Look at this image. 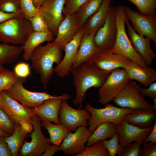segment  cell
Listing matches in <instances>:
<instances>
[{
  "label": "cell",
  "instance_id": "4dcf8cb0",
  "mask_svg": "<svg viewBox=\"0 0 156 156\" xmlns=\"http://www.w3.org/2000/svg\"><path fill=\"white\" fill-rule=\"evenodd\" d=\"M23 51L22 46H11L0 42V65L16 61Z\"/></svg>",
  "mask_w": 156,
  "mask_h": 156
},
{
  "label": "cell",
  "instance_id": "ba28073f",
  "mask_svg": "<svg viewBox=\"0 0 156 156\" xmlns=\"http://www.w3.org/2000/svg\"><path fill=\"white\" fill-rule=\"evenodd\" d=\"M131 80L124 68L114 70L100 88L98 102L105 105L112 101Z\"/></svg>",
  "mask_w": 156,
  "mask_h": 156
},
{
  "label": "cell",
  "instance_id": "8d00e7d4",
  "mask_svg": "<svg viewBox=\"0 0 156 156\" xmlns=\"http://www.w3.org/2000/svg\"><path fill=\"white\" fill-rule=\"evenodd\" d=\"M14 123L5 112L0 108V129L10 135L14 131Z\"/></svg>",
  "mask_w": 156,
  "mask_h": 156
},
{
  "label": "cell",
  "instance_id": "9c48e42d",
  "mask_svg": "<svg viewBox=\"0 0 156 156\" xmlns=\"http://www.w3.org/2000/svg\"><path fill=\"white\" fill-rule=\"evenodd\" d=\"M41 120L38 116L35 114L31 124L33 131L31 134L30 142L25 141L20 148L21 156H40L50 145H52L50 139L46 138L42 133Z\"/></svg>",
  "mask_w": 156,
  "mask_h": 156
},
{
  "label": "cell",
  "instance_id": "d590c367",
  "mask_svg": "<svg viewBox=\"0 0 156 156\" xmlns=\"http://www.w3.org/2000/svg\"><path fill=\"white\" fill-rule=\"evenodd\" d=\"M29 20L34 31L45 32L50 31L44 17L40 12L30 18Z\"/></svg>",
  "mask_w": 156,
  "mask_h": 156
},
{
  "label": "cell",
  "instance_id": "d6a6232c",
  "mask_svg": "<svg viewBox=\"0 0 156 156\" xmlns=\"http://www.w3.org/2000/svg\"><path fill=\"white\" fill-rule=\"evenodd\" d=\"M77 156H109V154L103 144V140H101L86 147Z\"/></svg>",
  "mask_w": 156,
  "mask_h": 156
},
{
  "label": "cell",
  "instance_id": "5bb4252c",
  "mask_svg": "<svg viewBox=\"0 0 156 156\" xmlns=\"http://www.w3.org/2000/svg\"><path fill=\"white\" fill-rule=\"evenodd\" d=\"M92 133L86 126L79 127L63 140L60 145L61 151L65 154L77 156L85 149V144Z\"/></svg>",
  "mask_w": 156,
  "mask_h": 156
},
{
  "label": "cell",
  "instance_id": "f907efd6",
  "mask_svg": "<svg viewBox=\"0 0 156 156\" xmlns=\"http://www.w3.org/2000/svg\"><path fill=\"white\" fill-rule=\"evenodd\" d=\"M10 136L9 135L5 133L0 129V136Z\"/></svg>",
  "mask_w": 156,
  "mask_h": 156
},
{
  "label": "cell",
  "instance_id": "f546056e",
  "mask_svg": "<svg viewBox=\"0 0 156 156\" xmlns=\"http://www.w3.org/2000/svg\"><path fill=\"white\" fill-rule=\"evenodd\" d=\"M103 0H90L74 14L79 27L81 28L88 19L96 12Z\"/></svg>",
  "mask_w": 156,
  "mask_h": 156
},
{
  "label": "cell",
  "instance_id": "7bdbcfd3",
  "mask_svg": "<svg viewBox=\"0 0 156 156\" xmlns=\"http://www.w3.org/2000/svg\"><path fill=\"white\" fill-rule=\"evenodd\" d=\"M139 92L140 95L144 97H148L153 99L156 98V82H154L147 88H139Z\"/></svg>",
  "mask_w": 156,
  "mask_h": 156
},
{
  "label": "cell",
  "instance_id": "b9f144b4",
  "mask_svg": "<svg viewBox=\"0 0 156 156\" xmlns=\"http://www.w3.org/2000/svg\"><path fill=\"white\" fill-rule=\"evenodd\" d=\"M14 71L21 78H25L31 74L29 65L24 62H21L16 64Z\"/></svg>",
  "mask_w": 156,
  "mask_h": 156
},
{
  "label": "cell",
  "instance_id": "ee69618b",
  "mask_svg": "<svg viewBox=\"0 0 156 156\" xmlns=\"http://www.w3.org/2000/svg\"><path fill=\"white\" fill-rule=\"evenodd\" d=\"M140 156H156V142L144 145V148L141 149Z\"/></svg>",
  "mask_w": 156,
  "mask_h": 156
},
{
  "label": "cell",
  "instance_id": "30bf717a",
  "mask_svg": "<svg viewBox=\"0 0 156 156\" xmlns=\"http://www.w3.org/2000/svg\"><path fill=\"white\" fill-rule=\"evenodd\" d=\"M125 14L131 23L134 30L139 35L146 36L150 38L156 47V15L148 16L133 10L125 6Z\"/></svg>",
  "mask_w": 156,
  "mask_h": 156
},
{
  "label": "cell",
  "instance_id": "4fadbf2b",
  "mask_svg": "<svg viewBox=\"0 0 156 156\" xmlns=\"http://www.w3.org/2000/svg\"><path fill=\"white\" fill-rule=\"evenodd\" d=\"M91 115L84 109H75L71 107L66 100H63L59 113V119L61 124L65 126L70 131H75L82 125L88 126V120Z\"/></svg>",
  "mask_w": 156,
  "mask_h": 156
},
{
  "label": "cell",
  "instance_id": "3957f363",
  "mask_svg": "<svg viewBox=\"0 0 156 156\" xmlns=\"http://www.w3.org/2000/svg\"><path fill=\"white\" fill-rule=\"evenodd\" d=\"M125 5L115 6L116 18L117 34L114 44L110 51L123 55L144 67L148 66L133 47L125 29L127 17L124 11Z\"/></svg>",
  "mask_w": 156,
  "mask_h": 156
},
{
  "label": "cell",
  "instance_id": "9a60e30c",
  "mask_svg": "<svg viewBox=\"0 0 156 156\" xmlns=\"http://www.w3.org/2000/svg\"><path fill=\"white\" fill-rule=\"evenodd\" d=\"M85 30L81 27L73 38L65 45L64 56L60 63L54 69V72L61 77L68 76L75 61Z\"/></svg>",
  "mask_w": 156,
  "mask_h": 156
},
{
  "label": "cell",
  "instance_id": "7c38bea8",
  "mask_svg": "<svg viewBox=\"0 0 156 156\" xmlns=\"http://www.w3.org/2000/svg\"><path fill=\"white\" fill-rule=\"evenodd\" d=\"M116 34L115 6L111 5L105 23L98 29L94 36V43L102 49L110 50L115 43Z\"/></svg>",
  "mask_w": 156,
  "mask_h": 156
},
{
  "label": "cell",
  "instance_id": "6da1fadb",
  "mask_svg": "<svg viewBox=\"0 0 156 156\" xmlns=\"http://www.w3.org/2000/svg\"><path fill=\"white\" fill-rule=\"evenodd\" d=\"M73 76L76 94L73 100L74 105L82 109V104L87 91L92 87L100 88L112 72L103 70L96 65L94 60H89L72 68L70 71Z\"/></svg>",
  "mask_w": 156,
  "mask_h": 156
},
{
  "label": "cell",
  "instance_id": "d4e9b609",
  "mask_svg": "<svg viewBox=\"0 0 156 156\" xmlns=\"http://www.w3.org/2000/svg\"><path fill=\"white\" fill-rule=\"evenodd\" d=\"M112 0H103L97 11L90 16L83 26L85 32L89 34L98 30L105 23Z\"/></svg>",
  "mask_w": 156,
  "mask_h": 156
},
{
  "label": "cell",
  "instance_id": "f5cc1de1",
  "mask_svg": "<svg viewBox=\"0 0 156 156\" xmlns=\"http://www.w3.org/2000/svg\"><path fill=\"white\" fill-rule=\"evenodd\" d=\"M154 102V105H153L154 107L156 109V98H154L153 99Z\"/></svg>",
  "mask_w": 156,
  "mask_h": 156
},
{
  "label": "cell",
  "instance_id": "5b68a950",
  "mask_svg": "<svg viewBox=\"0 0 156 156\" xmlns=\"http://www.w3.org/2000/svg\"><path fill=\"white\" fill-rule=\"evenodd\" d=\"M105 105L104 108H96L88 103L84 107L91 115L88 120V126L89 130L92 133L98 125L102 123L110 122L119 125L124 120L125 116L138 109L118 107L108 103Z\"/></svg>",
  "mask_w": 156,
  "mask_h": 156
},
{
  "label": "cell",
  "instance_id": "603a6c76",
  "mask_svg": "<svg viewBox=\"0 0 156 156\" xmlns=\"http://www.w3.org/2000/svg\"><path fill=\"white\" fill-rule=\"evenodd\" d=\"M124 69L131 80H136L145 86L156 80V71L153 68L142 67L131 60Z\"/></svg>",
  "mask_w": 156,
  "mask_h": 156
},
{
  "label": "cell",
  "instance_id": "484cf974",
  "mask_svg": "<svg viewBox=\"0 0 156 156\" xmlns=\"http://www.w3.org/2000/svg\"><path fill=\"white\" fill-rule=\"evenodd\" d=\"M156 116V111L138 109L125 116L123 119L130 124L145 128L153 124Z\"/></svg>",
  "mask_w": 156,
  "mask_h": 156
},
{
  "label": "cell",
  "instance_id": "4316f807",
  "mask_svg": "<svg viewBox=\"0 0 156 156\" xmlns=\"http://www.w3.org/2000/svg\"><path fill=\"white\" fill-rule=\"evenodd\" d=\"M117 132V125L110 122L102 123L98 125L89 137L86 147L101 140L109 139Z\"/></svg>",
  "mask_w": 156,
  "mask_h": 156
},
{
  "label": "cell",
  "instance_id": "cb8c5ba5",
  "mask_svg": "<svg viewBox=\"0 0 156 156\" xmlns=\"http://www.w3.org/2000/svg\"><path fill=\"white\" fill-rule=\"evenodd\" d=\"M54 36L50 31L45 32L33 31L22 46L24 52L23 55V59L26 61L29 60L32 52L36 48L44 42L53 41Z\"/></svg>",
  "mask_w": 156,
  "mask_h": 156
},
{
  "label": "cell",
  "instance_id": "d6986e66",
  "mask_svg": "<svg viewBox=\"0 0 156 156\" xmlns=\"http://www.w3.org/2000/svg\"><path fill=\"white\" fill-rule=\"evenodd\" d=\"M71 99L70 96L64 94L56 98L47 100L39 107L31 109L33 112L39 117L41 120L52 122L57 125L60 124L59 113L63 100Z\"/></svg>",
  "mask_w": 156,
  "mask_h": 156
},
{
  "label": "cell",
  "instance_id": "ab89813d",
  "mask_svg": "<svg viewBox=\"0 0 156 156\" xmlns=\"http://www.w3.org/2000/svg\"><path fill=\"white\" fill-rule=\"evenodd\" d=\"M0 10L8 13L21 10L20 0H0Z\"/></svg>",
  "mask_w": 156,
  "mask_h": 156
},
{
  "label": "cell",
  "instance_id": "e0dca14e",
  "mask_svg": "<svg viewBox=\"0 0 156 156\" xmlns=\"http://www.w3.org/2000/svg\"><path fill=\"white\" fill-rule=\"evenodd\" d=\"M125 24L127 33L132 45L135 51L140 56L148 66H151L156 54L152 49L151 40L149 38L138 34L133 29L127 17Z\"/></svg>",
  "mask_w": 156,
  "mask_h": 156
},
{
  "label": "cell",
  "instance_id": "52a82bcc",
  "mask_svg": "<svg viewBox=\"0 0 156 156\" xmlns=\"http://www.w3.org/2000/svg\"><path fill=\"white\" fill-rule=\"evenodd\" d=\"M140 86L131 80L112 100L121 107L156 111L153 105L148 103L140 94Z\"/></svg>",
  "mask_w": 156,
  "mask_h": 156
},
{
  "label": "cell",
  "instance_id": "74e56055",
  "mask_svg": "<svg viewBox=\"0 0 156 156\" xmlns=\"http://www.w3.org/2000/svg\"><path fill=\"white\" fill-rule=\"evenodd\" d=\"M21 10L28 19L40 12L39 8L34 6L32 0H20Z\"/></svg>",
  "mask_w": 156,
  "mask_h": 156
},
{
  "label": "cell",
  "instance_id": "c3c4849f",
  "mask_svg": "<svg viewBox=\"0 0 156 156\" xmlns=\"http://www.w3.org/2000/svg\"><path fill=\"white\" fill-rule=\"evenodd\" d=\"M60 151V145H51L47 148L41 156H52L56 152Z\"/></svg>",
  "mask_w": 156,
  "mask_h": 156
},
{
  "label": "cell",
  "instance_id": "8992f818",
  "mask_svg": "<svg viewBox=\"0 0 156 156\" xmlns=\"http://www.w3.org/2000/svg\"><path fill=\"white\" fill-rule=\"evenodd\" d=\"M25 81V78H20L10 89L4 91L11 98L30 109L39 107L47 100L59 96H53L45 92H33L28 90L23 86Z\"/></svg>",
  "mask_w": 156,
  "mask_h": 156
},
{
  "label": "cell",
  "instance_id": "8fae6325",
  "mask_svg": "<svg viewBox=\"0 0 156 156\" xmlns=\"http://www.w3.org/2000/svg\"><path fill=\"white\" fill-rule=\"evenodd\" d=\"M0 108L14 122L19 123L21 125L26 122L31 124L35 114L31 109L20 103L4 91L0 92Z\"/></svg>",
  "mask_w": 156,
  "mask_h": 156
},
{
  "label": "cell",
  "instance_id": "f35d334b",
  "mask_svg": "<svg viewBox=\"0 0 156 156\" xmlns=\"http://www.w3.org/2000/svg\"><path fill=\"white\" fill-rule=\"evenodd\" d=\"M90 0H66L64 5L63 14L73 15L84 4Z\"/></svg>",
  "mask_w": 156,
  "mask_h": 156
},
{
  "label": "cell",
  "instance_id": "277c9868",
  "mask_svg": "<svg viewBox=\"0 0 156 156\" xmlns=\"http://www.w3.org/2000/svg\"><path fill=\"white\" fill-rule=\"evenodd\" d=\"M33 31L29 19L22 13L0 23V42L23 45Z\"/></svg>",
  "mask_w": 156,
  "mask_h": 156
},
{
  "label": "cell",
  "instance_id": "7dc6e473",
  "mask_svg": "<svg viewBox=\"0 0 156 156\" xmlns=\"http://www.w3.org/2000/svg\"><path fill=\"white\" fill-rule=\"evenodd\" d=\"M143 143L144 145L151 142L149 144L156 142V119H155L153 123V127L150 132L146 137Z\"/></svg>",
  "mask_w": 156,
  "mask_h": 156
},
{
  "label": "cell",
  "instance_id": "83f0119b",
  "mask_svg": "<svg viewBox=\"0 0 156 156\" xmlns=\"http://www.w3.org/2000/svg\"><path fill=\"white\" fill-rule=\"evenodd\" d=\"M41 121V127L47 130L53 144L59 146L64 139L71 132L62 124L54 125L51 122Z\"/></svg>",
  "mask_w": 156,
  "mask_h": 156
},
{
  "label": "cell",
  "instance_id": "ffe728a7",
  "mask_svg": "<svg viewBox=\"0 0 156 156\" xmlns=\"http://www.w3.org/2000/svg\"><path fill=\"white\" fill-rule=\"evenodd\" d=\"M131 61L123 55L113 53L110 50L103 49L95 57L94 63L103 70L112 72L117 68H125Z\"/></svg>",
  "mask_w": 156,
  "mask_h": 156
},
{
  "label": "cell",
  "instance_id": "7a4b0ae2",
  "mask_svg": "<svg viewBox=\"0 0 156 156\" xmlns=\"http://www.w3.org/2000/svg\"><path fill=\"white\" fill-rule=\"evenodd\" d=\"M62 51L57 42H49L45 45H39L30 56L31 67L40 75L41 83L45 90L54 72V64L57 65L62 60Z\"/></svg>",
  "mask_w": 156,
  "mask_h": 156
},
{
  "label": "cell",
  "instance_id": "f6af8a7d",
  "mask_svg": "<svg viewBox=\"0 0 156 156\" xmlns=\"http://www.w3.org/2000/svg\"><path fill=\"white\" fill-rule=\"evenodd\" d=\"M4 136H0V156H12L8 144L4 141Z\"/></svg>",
  "mask_w": 156,
  "mask_h": 156
},
{
  "label": "cell",
  "instance_id": "7402d4cb",
  "mask_svg": "<svg viewBox=\"0 0 156 156\" xmlns=\"http://www.w3.org/2000/svg\"><path fill=\"white\" fill-rule=\"evenodd\" d=\"M65 16L58 27L54 41L59 44L62 50H64L66 44L73 38L81 28L74 14Z\"/></svg>",
  "mask_w": 156,
  "mask_h": 156
},
{
  "label": "cell",
  "instance_id": "60d3db41",
  "mask_svg": "<svg viewBox=\"0 0 156 156\" xmlns=\"http://www.w3.org/2000/svg\"><path fill=\"white\" fill-rule=\"evenodd\" d=\"M141 143L135 142L131 143L124 147L118 156H140V152Z\"/></svg>",
  "mask_w": 156,
  "mask_h": 156
},
{
  "label": "cell",
  "instance_id": "bcb514c9",
  "mask_svg": "<svg viewBox=\"0 0 156 156\" xmlns=\"http://www.w3.org/2000/svg\"><path fill=\"white\" fill-rule=\"evenodd\" d=\"M21 13V10L16 12L8 13L0 10V23L14 18Z\"/></svg>",
  "mask_w": 156,
  "mask_h": 156
},
{
  "label": "cell",
  "instance_id": "e575fe53",
  "mask_svg": "<svg viewBox=\"0 0 156 156\" xmlns=\"http://www.w3.org/2000/svg\"><path fill=\"white\" fill-rule=\"evenodd\" d=\"M103 142L109 153V156H114L116 154H118L124 148L119 143V137L117 132L109 140H103Z\"/></svg>",
  "mask_w": 156,
  "mask_h": 156
},
{
  "label": "cell",
  "instance_id": "816d5d0a",
  "mask_svg": "<svg viewBox=\"0 0 156 156\" xmlns=\"http://www.w3.org/2000/svg\"><path fill=\"white\" fill-rule=\"evenodd\" d=\"M5 69L3 67L2 65H0V73L4 71Z\"/></svg>",
  "mask_w": 156,
  "mask_h": 156
},
{
  "label": "cell",
  "instance_id": "ac0fdd59",
  "mask_svg": "<svg viewBox=\"0 0 156 156\" xmlns=\"http://www.w3.org/2000/svg\"><path fill=\"white\" fill-rule=\"evenodd\" d=\"M153 124L149 127L142 128L129 123L123 120L117 125L119 144L124 147L133 142L142 143L151 131Z\"/></svg>",
  "mask_w": 156,
  "mask_h": 156
},
{
  "label": "cell",
  "instance_id": "681fc988",
  "mask_svg": "<svg viewBox=\"0 0 156 156\" xmlns=\"http://www.w3.org/2000/svg\"><path fill=\"white\" fill-rule=\"evenodd\" d=\"M35 7L38 8L42 4L44 0H32Z\"/></svg>",
  "mask_w": 156,
  "mask_h": 156
},
{
  "label": "cell",
  "instance_id": "1f68e13d",
  "mask_svg": "<svg viewBox=\"0 0 156 156\" xmlns=\"http://www.w3.org/2000/svg\"><path fill=\"white\" fill-rule=\"evenodd\" d=\"M137 7L140 13L151 16L156 14V0H126Z\"/></svg>",
  "mask_w": 156,
  "mask_h": 156
},
{
  "label": "cell",
  "instance_id": "f1b7e54d",
  "mask_svg": "<svg viewBox=\"0 0 156 156\" xmlns=\"http://www.w3.org/2000/svg\"><path fill=\"white\" fill-rule=\"evenodd\" d=\"M14 123L15 129L14 133L9 136L5 137L4 141L8 144L11 149L12 156H16L18 155V151L23 145L27 133L20 124Z\"/></svg>",
  "mask_w": 156,
  "mask_h": 156
},
{
  "label": "cell",
  "instance_id": "2e32d148",
  "mask_svg": "<svg viewBox=\"0 0 156 156\" xmlns=\"http://www.w3.org/2000/svg\"><path fill=\"white\" fill-rule=\"evenodd\" d=\"M66 0H44L39 8L50 31L54 36L64 19L63 11Z\"/></svg>",
  "mask_w": 156,
  "mask_h": 156
},
{
  "label": "cell",
  "instance_id": "44dd1931",
  "mask_svg": "<svg viewBox=\"0 0 156 156\" xmlns=\"http://www.w3.org/2000/svg\"><path fill=\"white\" fill-rule=\"evenodd\" d=\"M97 30L88 34L84 31L79 48L78 53L72 68L81 63L89 60H94L98 53L102 50L95 45L94 38Z\"/></svg>",
  "mask_w": 156,
  "mask_h": 156
},
{
  "label": "cell",
  "instance_id": "836d02e7",
  "mask_svg": "<svg viewBox=\"0 0 156 156\" xmlns=\"http://www.w3.org/2000/svg\"><path fill=\"white\" fill-rule=\"evenodd\" d=\"M20 78L11 70L5 69L0 73V92L10 89Z\"/></svg>",
  "mask_w": 156,
  "mask_h": 156
}]
</instances>
